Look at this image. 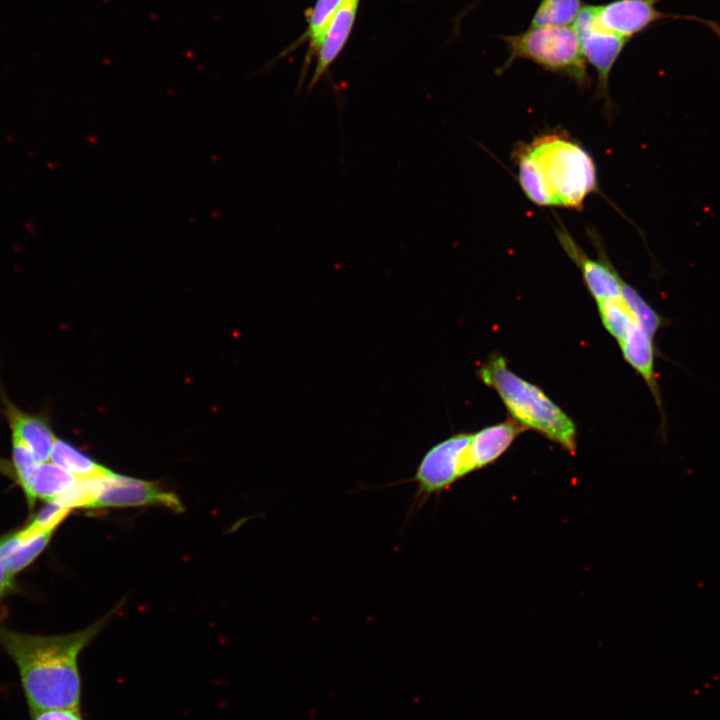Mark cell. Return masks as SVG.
Wrapping results in <instances>:
<instances>
[{"label":"cell","instance_id":"6da1fadb","mask_svg":"<svg viewBox=\"0 0 720 720\" xmlns=\"http://www.w3.org/2000/svg\"><path fill=\"white\" fill-rule=\"evenodd\" d=\"M106 618L80 631L35 635L0 624V646L16 664L32 715L49 710L79 711L78 655L99 633Z\"/></svg>","mask_w":720,"mask_h":720},{"label":"cell","instance_id":"7a4b0ae2","mask_svg":"<svg viewBox=\"0 0 720 720\" xmlns=\"http://www.w3.org/2000/svg\"><path fill=\"white\" fill-rule=\"evenodd\" d=\"M513 157L521 189L536 205L581 210L597 190L591 155L568 135H541L518 145Z\"/></svg>","mask_w":720,"mask_h":720},{"label":"cell","instance_id":"3957f363","mask_svg":"<svg viewBox=\"0 0 720 720\" xmlns=\"http://www.w3.org/2000/svg\"><path fill=\"white\" fill-rule=\"evenodd\" d=\"M478 375L497 392L511 418L575 454L574 421L542 389L511 371L502 355L491 354L480 366Z\"/></svg>","mask_w":720,"mask_h":720},{"label":"cell","instance_id":"277c9868","mask_svg":"<svg viewBox=\"0 0 720 720\" xmlns=\"http://www.w3.org/2000/svg\"><path fill=\"white\" fill-rule=\"evenodd\" d=\"M505 39L511 50V57L507 63L516 58H524L546 70L564 74L580 86H585L589 82L584 56L574 27H533L525 33Z\"/></svg>","mask_w":720,"mask_h":720},{"label":"cell","instance_id":"5b68a950","mask_svg":"<svg viewBox=\"0 0 720 720\" xmlns=\"http://www.w3.org/2000/svg\"><path fill=\"white\" fill-rule=\"evenodd\" d=\"M471 433L454 434L430 447L418 463L414 474L403 483L416 484L412 508L418 510L433 496H438L467 476L466 449Z\"/></svg>","mask_w":720,"mask_h":720},{"label":"cell","instance_id":"8992f818","mask_svg":"<svg viewBox=\"0 0 720 720\" xmlns=\"http://www.w3.org/2000/svg\"><path fill=\"white\" fill-rule=\"evenodd\" d=\"M594 20L595 6H585L580 9L573 27L578 35L583 56L597 71V96L604 100L610 111L612 104L608 95L609 75L628 38L599 30Z\"/></svg>","mask_w":720,"mask_h":720},{"label":"cell","instance_id":"52a82bcc","mask_svg":"<svg viewBox=\"0 0 720 720\" xmlns=\"http://www.w3.org/2000/svg\"><path fill=\"white\" fill-rule=\"evenodd\" d=\"M555 218L557 222L554 225L556 237L563 250L580 269L584 282L596 302L621 296L624 280L609 261L598 236L592 231L589 232L598 252V258L593 259L583 251L559 218Z\"/></svg>","mask_w":720,"mask_h":720},{"label":"cell","instance_id":"ba28073f","mask_svg":"<svg viewBox=\"0 0 720 720\" xmlns=\"http://www.w3.org/2000/svg\"><path fill=\"white\" fill-rule=\"evenodd\" d=\"M156 505L176 512L184 510L179 498L155 483L111 471L104 477L103 488L92 509Z\"/></svg>","mask_w":720,"mask_h":720},{"label":"cell","instance_id":"9c48e42d","mask_svg":"<svg viewBox=\"0 0 720 720\" xmlns=\"http://www.w3.org/2000/svg\"><path fill=\"white\" fill-rule=\"evenodd\" d=\"M660 0H617L595 6V26L604 32L628 38L664 15L656 9Z\"/></svg>","mask_w":720,"mask_h":720},{"label":"cell","instance_id":"30bf717a","mask_svg":"<svg viewBox=\"0 0 720 720\" xmlns=\"http://www.w3.org/2000/svg\"><path fill=\"white\" fill-rule=\"evenodd\" d=\"M3 414L11 431V437L26 445L34 459L47 462L51 458L52 449L57 439L46 416L40 413L26 412L9 399H2Z\"/></svg>","mask_w":720,"mask_h":720},{"label":"cell","instance_id":"8fae6325","mask_svg":"<svg viewBox=\"0 0 720 720\" xmlns=\"http://www.w3.org/2000/svg\"><path fill=\"white\" fill-rule=\"evenodd\" d=\"M527 430L513 418L487 426L471 433L466 449L467 474L482 469L495 462L504 454L516 437Z\"/></svg>","mask_w":720,"mask_h":720},{"label":"cell","instance_id":"7c38bea8","mask_svg":"<svg viewBox=\"0 0 720 720\" xmlns=\"http://www.w3.org/2000/svg\"><path fill=\"white\" fill-rule=\"evenodd\" d=\"M359 4L360 0H341L337 6L315 55V68L307 92H310L321 80L345 47L355 23Z\"/></svg>","mask_w":720,"mask_h":720},{"label":"cell","instance_id":"4fadbf2b","mask_svg":"<svg viewBox=\"0 0 720 720\" xmlns=\"http://www.w3.org/2000/svg\"><path fill=\"white\" fill-rule=\"evenodd\" d=\"M618 343L626 362L634 368L648 386L658 406L663 430H665V414L655 372L654 339L638 323H635Z\"/></svg>","mask_w":720,"mask_h":720},{"label":"cell","instance_id":"5bb4252c","mask_svg":"<svg viewBox=\"0 0 720 720\" xmlns=\"http://www.w3.org/2000/svg\"><path fill=\"white\" fill-rule=\"evenodd\" d=\"M78 478L52 462L37 463L18 484L32 509L38 499L54 502L75 485Z\"/></svg>","mask_w":720,"mask_h":720},{"label":"cell","instance_id":"9a60e30c","mask_svg":"<svg viewBox=\"0 0 720 720\" xmlns=\"http://www.w3.org/2000/svg\"><path fill=\"white\" fill-rule=\"evenodd\" d=\"M54 532L29 534L22 528L0 537V560L13 576L28 567L48 546Z\"/></svg>","mask_w":720,"mask_h":720},{"label":"cell","instance_id":"2e32d148","mask_svg":"<svg viewBox=\"0 0 720 720\" xmlns=\"http://www.w3.org/2000/svg\"><path fill=\"white\" fill-rule=\"evenodd\" d=\"M340 1L341 0H316L313 7L306 15L307 27L305 32L289 48L285 49L279 56L276 57L275 60H273L274 63L276 60L296 49V47H299L304 42L307 43L308 49L303 63L298 89H300L301 83L306 77L312 57L316 55L322 44L329 23Z\"/></svg>","mask_w":720,"mask_h":720},{"label":"cell","instance_id":"e0dca14e","mask_svg":"<svg viewBox=\"0 0 720 720\" xmlns=\"http://www.w3.org/2000/svg\"><path fill=\"white\" fill-rule=\"evenodd\" d=\"M50 460L78 479L103 476L111 472L72 444L58 438L54 443Z\"/></svg>","mask_w":720,"mask_h":720},{"label":"cell","instance_id":"ac0fdd59","mask_svg":"<svg viewBox=\"0 0 720 720\" xmlns=\"http://www.w3.org/2000/svg\"><path fill=\"white\" fill-rule=\"evenodd\" d=\"M597 305L604 327L617 341L637 323L622 296L597 301Z\"/></svg>","mask_w":720,"mask_h":720},{"label":"cell","instance_id":"d6986e66","mask_svg":"<svg viewBox=\"0 0 720 720\" xmlns=\"http://www.w3.org/2000/svg\"><path fill=\"white\" fill-rule=\"evenodd\" d=\"M579 11L580 0H542L533 17L531 28L567 26L575 21Z\"/></svg>","mask_w":720,"mask_h":720},{"label":"cell","instance_id":"ffe728a7","mask_svg":"<svg viewBox=\"0 0 720 720\" xmlns=\"http://www.w3.org/2000/svg\"><path fill=\"white\" fill-rule=\"evenodd\" d=\"M621 296L630 308L638 325L652 338H655L658 330L665 325V320L660 316L643 297L625 281L622 283Z\"/></svg>","mask_w":720,"mask_h":720},{"label":"cell","instance_id":"44dd1931","mask_svg":"<svg viewBox=\"0 0 720 720\" xmlns=\"http://www.w3.org/2000/svg\"><path fill=\"white\" fill-rule=\"evenodd\" d=\"M70 512L71 509L69 508L48 502L22 528L31 534L54 532Z\"/></svg>","mask_w":720,"mask_h":720},{"label":"cell","instance_id":"7402d4cb","mask_svg":"<svg viewBox=\"0 0 720 720\" xmlns=\"http://www.w3.org/2000/svg\"><path fill=\"white\" fill-rule=\"evenodd\" d=\"M33 720H82L76 710H49L33 715Z\"/></svg>","mask_w":720,"mask_h":720},{"label":"cell","instance_id":"603a6c76","mask_svg":"<svg viewBox=\"0 0 720 720\" xmlns=\"http://www.w3.org/2000/svg\"><path fill=\"white\" fill-rule=\"evenodd\" d=\"M15 590L14 576L4 567L0 560V601Z\"/></svg>","mask_w":720,"mask_h":720}]
</instances>
